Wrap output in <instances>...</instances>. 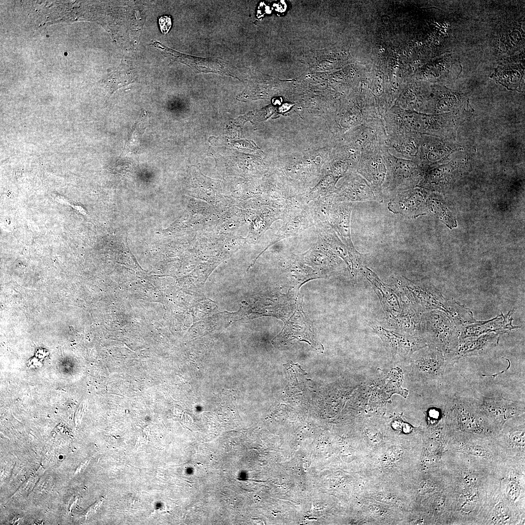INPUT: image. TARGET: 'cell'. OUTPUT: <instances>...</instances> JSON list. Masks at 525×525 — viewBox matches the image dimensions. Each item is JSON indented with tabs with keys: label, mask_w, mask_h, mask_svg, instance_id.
I'll return each mask as SVG.
<instances>
[{
	"label": "cell",
	"mask_w": 525,
	"mask_h": 525,
	"mask_svg": "<svg viewBox=\"0 0 525 525\" xmlns=\"http://www.w3.org/2000/svg\"><path fill=\"white\" fill-rule=\"evenodd\" d=\"M386 134L405 132L444 137L448 133V118L440 115H427L414 112L394 110L383 117Z\"/></svg>",
	"instance_id": "6da1fadb"
},
{
	"label": "cell",
	"mask_w": 525,
	"mask_h": 525,
	"mask_svg": "<svg viewBox=\"0 0 525 525\" xmlns=\"http://www.w3.org/2000/svg\"><path fill=\"white\" fill-rule=\"evenodd\" d=\"M386 174L382 187L384 193L392 195L413 188L421 179L424 173L415 161L398 158L391 155L385 145L382 150Z\"/></svg>",
	"instance_id": "7a4b0ae2"
},
{
	"label": "cell",
	"mask_w": 525,
	"mask_h": 525,
	"mask_svg": "<svg viewBox=\"0 0 525 525\" xmlns=\"http://www.w3.org/2000/svg\"><path fill=\"white\" fill-rule=\"evenodd\" d=\"M421 323L429 342L435 349L447 356L455 348L462 327L447 315L440 311L430 312L425 314Z\"/></svg>",
	"instance_id": "3957f363"
},
{
	"label": "cell",
	"mask_w": 525,
	"mask_h": 525,
	"mask_svg": "<svg viewBox=\"0 0 525 525\" xmlns=\"http://www.w3.org/2000/svg\"><path fill=\"white\" fill-rule=\"evenodd\" d=\"M372 328L381 337L386 349L393 357H409L427 345L422 337L403 335L376 324L372 325Z\"/></svg>",
	"instance_id": "277c9868"
},
{
	"label": "cell",
	"mask_w": 525,
	"mask_h": 525,
	"mask_svg": "<svg viewBox=\"0 0 525 525\" xmlns=\"http://www.w3.org/2000/svg\"><path fill=\"white\" fill-rule=\"evenodd\" d=\"M349 178L341 187L334 191L333 202L383 201V193L374 189L360 175H353Z\"/></svg>",
	"instance_id": "5b68a950"
},
{
	"label": "cell",
	"mask_w": 525,
	"mask_h": 525,
	"mask_svg": "<svg viewBox=\"0 0 525 525\" xmlns=\"http://www.w3.org/2000/svg\"><path fill=\"white\" fill-rule=\"evenodd\" d=\"M500 334L490 332L478 336L459 339L455 348L445 356L455 364L464 357L484 355L498 345Z\"/></svg>",
	"instance_id": "8992f818"
},
{
	"label": "cell",
	"mask_w": 525,
	"mask_h": 525,
	"mask_svg": "<svg viewBox=\"0 0 525 525\" xmlns=\"http://www.w3.org/2000/svg\"><path fill=\"white\" fill-rule=\"evenodd\" d=\"M383 148L362 154L357 166V173L374 189L381 192L386 174L382 155Z\"/></svg>",
	"instance_id": "52a82bcc"
},
{
	"label": "cell",
	"mask_w": 525,
	"mask_h": 525,
	"mask_svg": "<svg viewBox=\"0 0 525 525\" xmlns=\"http://www.w3.org/2000/svg\"><path fill=\"white\" fill-rule=\"evenodd\" d=\"M425 192L420 189L412 188L393 195L387 204L389 210L409 217L420 215L425 208Z\"/></svg>",
	"instance_id": "ba28073f"
},
{
	"label": "cell",
	"mask_w": 525,
	"mask_h": 525,
	"mask_svg": "<svg viewBox=\"0 0 525 525\" xmlns=\"http://www.w3.org/2000/svg\"><path fill=\"white\" fill-rule=\"evenodd\" d=\"M353 203L333 202L330 216L333 230L348 250L352 254L359 253L355 249L351 238L350 220Z\"/></svg>",
	"instance_id": "9c48e42d"
},
{
	"label": "cell",
	"mask_w": 525,
	"mask_h": 525,
	"mask_svg": "<svg viewBox=\"0 0 525 525\" xmlns=\"http://www.w3.org/2000/svg\"><path fill=\"white\" fill-rule=\"evenodd\" d=\"M420 134L405 132L387 134L385 145L392 156L415 162L419 150Z\"/></svg>",
	"instance_id": "30bf717a"
},
{
	"label": "cell",
	"mask_w": 525,
	"mask_h": 525,
	"mask_svg": "<svg viewBox=\"0 0 525 525\" xmlns=\"http://www.w3.org/2000/svg\"><path fill=\"white\" fill-rule=\"evenodd\" d=\"M318 238L322 242L345 262L351 274L356 276L357 270L363 265V255L351 253L337 236L332 227L316 228Z\"/></svg>",
	"instance_id": "8fae6325"
},
{
	"label": "cell",
	"mask_w": 525,
	"mask_h": 525,
	"mask_svg": "<svg viewBox=\"0 0 525 525\" xmlns=\"http://www.w3.org/2000/svg\"><path fill=\"white\" fill-rule=\"evenodd\" d=\"M474 400L481 413H490L494 416L504 415L511 417L524 411V403L506 399L502 395H480Z\"/></svg>",
	"instance_id": "7c38bea8"
},
{
	"label": "cell",
	"mask_w": 525,
	"mask_h": 525,
	"mask_svg": "<svg viewBox=\"0 0 525 525\" xmlns=\"http://www.w3.org/2000/svg\"><path fill=\"white\" fill-rule=\"evenodd\" d=\"M417 365L427 375L442 377L453 369L455 363L437 349H427L419 356Z\"/></svg>",
	"instance_id": "4fadbf2b"
},
{
	"label": "cell",
	"mask_w": 525,
	"mask_h": 525,
	"mask_svg": "<svg viewBox=\"0 0 525 525\" xmlns=\"http://www.w3.org/2000/svg\"><path fill=\"white\" fill-rule=\"evenodd\" d=\"M511 312H509L506 315H500L496 318L487 322L483 323L476 322L474 324L472 323L462 327L459 339L478 336L490 332L502 334L516 328V327L511 324Z\"/></svg>",
	"instance_id": "5bb4252c"
},
{
	"label": "cell",
	"mask_w": 525,
	"mask_h": 525,
	"mask_svg": "<svg viewBox=\"0 0 525 525\" xmlns=\"http://www.w3.org/2000/svg\"><path fill=\"white\" fill-rule=\"evenodd\" d=\"M314 226L309 207L300 214L283 220V224L273 242L298 235L305 229Z\"/></svg>",
	"instance_id": "9a60e30c"
},
{
	"label": "cell",
	"mask_w": 525,
	"mask_h": 525,
	"mask_svg": "<svg viewBox=\"0 0 525 525\" xmlns=\"http://www.w3.org/2000/svg\"><path fill=\"white\" fill-rule=\"evenodd\" d=\"M333 193L322 196L314 200L309 210L311 214L314 226L316 228L331 227L330 216L332 206L333 203Z\"/></svg>",
	"instance_id": "2e32d148"
},
{
	"label": "cell",
	"mask_w": 525,
	"mask_h": 525,
	"mask_svg": "<svg viewBox=\"0 0 525 525\" xmlns=\"http://www.w3.org/2000/svg\"><path fill=\"white\" fill-rule=\"evenodd\" d=\"M159 24L160 30L163 34H166L171 26V20L167 16L161 17L159 18Z\"/></svg>",
	"instance_id": "e0dca14e"
},
{
	"label": "cell",
	"mask_w": 525,
	"mask_h": 525,
	"mask_svg": "<svg viewBox=\"0 0 525 525\" xmlns=\"http://www.w3.org/2000/svg\"><path fill=\"white\" fill-rule=\"evenodd\" d=\"M420 489V491L425 493L427 491L433 490V487L432 484H430L429 483L425 482L424 483L421 484Z\"/></svg>",
	"instance_id": "ac0fdd59"
}]
</instances>
